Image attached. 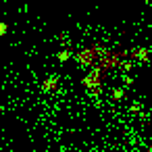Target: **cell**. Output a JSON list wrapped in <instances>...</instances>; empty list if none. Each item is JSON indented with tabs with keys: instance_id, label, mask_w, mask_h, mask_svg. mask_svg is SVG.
<instances>
[{
	"instance_id": "6da1fadb",
	"label": "cell",
	"mask_w": 152,
	"mask_h": 152,
	"mask_svg": "<svg viewBox=\"0 0 152 152\" xmlns=\"http://www.w3.org/2000/svg\"><path fill=\"white\" fill-rule=\"evenodd\" d=\"M104 48H106V46H102V44H90V46H86V48H81V50L75 52V63H77L79 67H83V69L98 67Z\"/></svg>"
},
{
	"instance_id": "7a4b0ae2",
	"label": "cell",
	"mask_w": 152,
	"mask_h": 152,
	"mask_svg": "<svg viewBox=\"0 0 152 152\" xmlns=\"http://www.w3.org/2000/svg\"><path fill=\"white\" fill-rule=\"evenodd\" d=\"M104 75H106V71L100 69V67H92V69L83 75L81 83H83V88H86V92H88L90 96L98 98V96L104 92Z\"/></svg>"
},
{
	"instance_id": "3957f363",
	"label": "cell",
	"mask_w": 152,
	"mask_h": 152,
	"mask_svg": "<svg viewBox=\"0 0 152 152\" xmlns=\"http://www.w3.org/2000/svg\"><path fill=\"white\" fill-rule=\"evenodd\" d=\"M129 56L135 61V63H148L150 61V50L144 48V46H135L129 50Z\"/></svg>"
},
{
	"instance_id": "277c9868",
	"label": "cell",
	"mask_w": 152,
	"mask_h": 152,
	"mask_svg": "<svg viewBox=\"0 0 152 152\" xmlns=\"http://www.w3.org/2000/svg\"><path fill=\"white\" fill-rule=\"evenodd\" d=\"M58 88V77L56 75H48L44 81H42V92L44 94H50V92H54Z\"/></svg>"
},
{
	"instance_id": "5b68a950",
	"label": "cell",
	"mask_w": 152,
	"mask_h": 152,
	"mask_svg": "<svg viewBox=\"0 0 152 152\" xmlns=\"http://www.w3.org/2000/svg\"><path fill=\"white\" fill-rule=\"evenodd\" d=\"M71 58H75V52L69 50V48H63V50L56 52V61H58V63H67V61H71Z\"/></svg>"
},
{
	"instance_id": "8992f818",
	"label": "cell",
	"mask_w": 152,
	"mask_h": 152,
	"mask_svg": "<svg viewBox=\"0 0 152 152\" xmlns=\"http://www.w3.org/2000/svg\"><path fill=\"white\" fill-rule=\"evenodd\" d=\"M123 94H125V86H121V88H117V90H113V100H121L123 98Z\"/></svg>"
},
{
	"instance_id": "52a82bcc",
	"label": "cell",
	"mask_w": 152,
	"mask_h": 152,
	"mask_svg": "<svg viewBox=\"0 0 152 152\" xmlns=\"http://www.w3.org/2000/svg\"><path fill=\"white\" fill-rule=\"evenodd\" d=\"M7 34H9V25L4 21H0V38H4Z\"/></svg>"
},
{
	"instance_id": "ba28073f",
	"label": "cell",
	"mask_w": 152,
	"mask_h": 152,
	"mask_svg": "<svg viewBox=\"0 0 152 152\" xmlns=\"http://www.w3.org/2000/svg\"><path fill=\"white\" fill-rule=\"evenodd\" d=\"M140 108H142V106H140V102H133V106H131V110H133V113H137Z\"/></svg>"
}]
</instances>
